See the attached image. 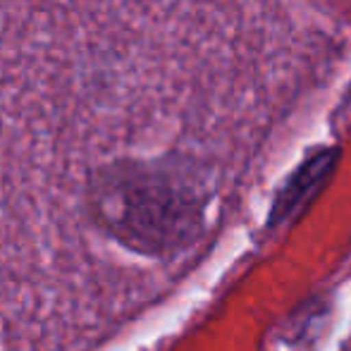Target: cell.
Instances as JSON below:
<instances>
[{"mask_svg": "<svg viewBox=\"0 0 351 351\" xmlns=\"http://www.w3.org/2000/svg\"><path fill=\"white\" fill-rule=\"evenodd\" d=\"M335 167V151H320L315 156H311L294 175L289 177V182L285 184V189L280 191L278 201L270 213V225H280L287 217H291L301 206H306L313 199L315 191L323 186V182L330 177Z\"/></svg>", "mask_w": 351, "mask_h": 351, "instance_id": "6da1fadb", "label": "cell"}]
</instances>
